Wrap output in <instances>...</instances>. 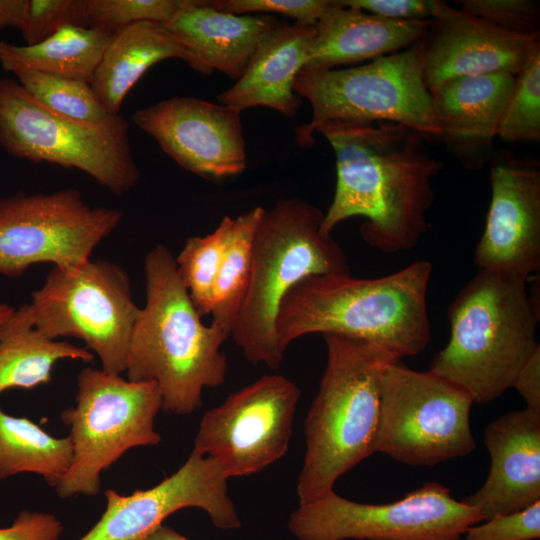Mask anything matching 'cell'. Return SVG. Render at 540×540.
I'll use <instances>...</instances> for the list:
<instances>
[{
    "label": "cell",
    "instance_id": "obj_1",
    "mask_svg": "<svg viewBox=\"0 0 540 540\" xmlns=\"http://www.w3.org/2000/svg\"><path fill=\"white\" fill-rule=\"evenodd\" d=\"M316 132L336 159L335 192L321 234L331 236L341 222L362 216L360 235L370 247L393 254L417 246L428 230L432 181L443 168L425 149V136L392 122H333Z\"/></svg>",
    "mask_w": 540,
    "mask_h": 540
},
{
    "label": "cell",
    "instance_id": "obj_2",
    "mask_svg": "<svg viewBox=\"0 0 540 540\" xmlns=\"http://www.w3.org/2000/svg\"><path fill=\"white\" fill-rule=\"evenodd\" d=\"M432 264L418 260L389 275L355 278L313 275L283 299L276 320L280 348L286 352L310 334H339L377 344L398 359L420 354L431 329L427 292Z\"/></svg>",
    "mask_w": 540,
    "mask_h": 540
},
{
    "label": "cell",
    "instance_id": "obj_3",
    "mask_svg": "<svg viewBox=\"0 0 540 540\" xmlns=\"http://www.w3.org/2000/svg\"><path fill=\"white\" fill-rule=\"evenodd\" d=\"M144 271L146 302L128 346L127 379L155 382L164 411L191 415L202 405L203 390L226 380L222 345L230 336L202 322L166 245L146 254Z\"/></svg>",
    "mask_w": 540,
    "mask_h": 540
},
{
    "label": "cell",
    "instance_id": "obj_4",
    "mask_svg": "<svg viewBox=\"0 0 540 540\" xmlns=\"http://www.w3.org/2000/svg\"><path fill=\"white\" fill-rule=\"evenodd\" d=\"M450 338L430 370L464 388L475 403L498 399L540 348L539 302L528 280L478 269L447 311Z\"/></svg>",
    "mask_w": 540,
    "mask_h": 540
},
{
    "label": "cell",
    "instance_id": "obj_5",
    "mask_svg": "<svg viewBox=\"0 0 540 540\" xmlns=\"http://www.w3.org/2000/svg\"><path fill=\"white\" fill-rule=\"evenodd\" d=\"M322 336L326 365L304 422L299 504L333 491L342 475L373 454L382 375L390 363L401 360L362 339Z\"/></svg>",
    "mask_w": 540,
    "mask_h": 540
},
{
    "label": "cell",
    "instance_id": "obj_6",
    "mask_svg": "<svg viewBox=\"0 0 540 540\" xmlns=\"http://www.w3.org/2000/svg\"><path fill=\"white\" fill-rule=\"evenodd\" d=\"M324 213L298 198L264 211L253 240L249 284L231 338L247 361L277 370L284 360L276 320L287 293L313 275L349 274L344 251L320 226Z\"/></svg>",
    "mask_w": 540,
    "mask_h": 540
},
{
    "label": "cell",
    "instance_id": "obj_7",
    "mask_svg": "<svg viewBox=\"0 0 540 540\" xmlns=\"http://www.w3.org/2000/svg\"><path fill=\"white\" fill-rule=\"evenodd\" d=\"M421 41L352 68L302 69L294 91L308 100L312 118L296 128V142L311 147L316 130L333 122H392L439 138L432 96L423 77Z\"/></svg>",
    "mask_w": 540,
    "mask_h": 540
},
{
    "label": "cell",
    "instance_id": "obj_8",
    "mask_svg": "<svg viewBox=\"0 0 540 540\" xmlns=\"http://www.w3.org/2000/svg\"><path fill=\"white\" fill-rule=\"evenodd\" d=\"M128 130L119 114L98 121L58 114L18 81L0 78V146L15 158L78 169L121 196L140 178Z\"/></svg>",
    "mask_w": 540,
    "mask_h": 540
},
{
    "label": "cell",
    "instance_id": "obj_9",
    "mask_svg": "<svg viewBox=\"0 0 540 540\" xmlns=\"http://www.w3.org/2000/svg\"><path fill=\"white\" fill-rule=\"evenodd\" d=\"M162 397L153 381L134 382L103 369L77 376L75 405L61 419L70 428L71 465L55 487L60 498L96 496L101 474L125 452L161 441L155 419Z\"/></svg>",
    "mask_w": 540,
    "mask_h": 540
},
{
    "label": "cell",
    "instance_id": "obj_10",
    "mask_svg": "<svg viewBox=\"0 0 540 540\" xmlns=\"http://www.w3.org/2000/svg\"><path fill=\"white\" fill-rule=\"evenodd\" d=\"M23 304L43 337H74L95 353L104 371H126L128 346L140 308L131 281L119 265L92 260L72 267L53 266L43 285Z\"/></svg>",
    "mask_w": 540,
    "mask_h": 540
},
{
    "label": "cell",
    "instance_id": "obj_11",
    "mask_svg": "<svg viewBox=\"0 0 540 540\" xmlns=\"http://www.w3.org/2000/svg\"><path fill=\"white\" fill-rule=\"evenodd\" d=\"M474 400L461 386L402 360L384 370L373 453L413 466H434L475 449L470 426Z\"/></svg>",
    "mask_w": 540,
    "mask_h": 540
},
{
    "label": "cell",
    "instance_id": "obj_12",
    "mask_svg": "<svg viewBox=\"0 0 540 540\" xmlns=\"http://www.w3.org/2000/svg\"><path fill=\"white\" fill-rule=\"evenodd\" d=\"M482 521L476 508L452 498L450 488L426 482L384 504L359 503L330 491L299 504L288 529L298 540H460Z\"/></svg>",
    "mask_w": 540,
    "mask_h": 540
},
{
    "label": "cell",
    "instance_id": "obj_13",
    "mask_svg": "<svg viewBox=\"0 0 540 540\" xmlns=\"http://www.w3.org/2000/svg\"><path fill=\"white\" fill-rule=\"evenodd\" d=\"M122 212L92 207L81 192L23 191L0 198V274L19 277L33 264L72 267L91 259L118 226Z\"/></svg>",
    "mask_w": 540,
    "mask_h": 540
},
{
    "label": "cell",
    "instance_id": "obj_14",
    "mask_svg": "<svg viewBox=\"0 0 540 540\" xmlns=\"http://www.w3.org/2000/svg\"><path fill=\"white\" fill-rule=\"evenodd\" d=\"M301 391L283 375H264L203 415L193 449L228 478L258 473L289 448Z\"/></svg>",
    "mask_w": 540,
    "mask_h": 540
},
{
    "label": "cell",
    "instance_id": "obj_15",
    "mask_svg": "<svg viewBox=\"0 0 540 540\" xmlns=\"http://www.w3.org/2000/svg\"><path fill=\"white\" fill-rule=\"evenodd\" d=\"M228 479L214 459L192 449L177 471L151 488L129 495L106 489L103 514L77 540H146L169 515L188 507L204 510L216 528L238 529L241 521L227 493Z\"/></svg>",
    "mask_w": 540,
    "mask_h": 540
},
{
    "label": "cell",
    "instance_id": "obj_16",
    "mask_svg": "<svg viewBox=\"0 0 540 540\" xmlns=\"http://www.w3.org/2000/svg\"><path fill=\"white\" fill-rule=\"evenodd\" d=\"M133 123L185 170L209 180L242 173L246 147L241 111L194 97L138 109Z\"/></svg>",
    "mask_w": 540,
    "mask_h": 540
},
{
    "label": "cell",
    "instance_id": "obj_17",
    "mask_svg": "<svg viewBox=\"0 0 540 540\" xmlns=\"http://www.w3.org/2000/svg\"><path fill=\"white\" fill-rule=\"evenodd\" d=\"M491 201L475 247L478 269L528 280L540 268V171L503 160L490 171Z\"/></svg>",
    "mask_w": 540,
    "mask_h": 540
},
{
    "label": "cell",
    "instance_id": "obj_18",
    "mask_svg": "<svg viewBox=\"0 0 540 540\" xmlns=\"http://www.w3.org/2000/svg\"><path fill=\"white\" fill-rule=\"evenodd\" d=\"M421 45L423 77L431 93L457 77L494 72L516 76L540 38L510 32L442 1Z\"/></svg>",
    "mask_w": 540,
    "mask_h": 540
},
{
    "label": "cell",
    "instance_id": "obj_19",
    "mask_svg": "<svg viewBox=\"0 0 540 540\" xmlns=\"http://www.w3.org/2000/svg\"><path fill=\"white\" fill-rule=\"evenodd\" d=\"M484 444L491 466L483 485L461 501L483 521L540 501V411L508 412L488 424Z\"/></svg>",
    "mask_w": 540,
    "mask_h": 540
},
{
    "label": "cell",
    "instance_id": "obj_20",
    "mask_svg": "<svg viewBox=\"0 0 540 540\" xmlns=\"http://www.w3.org/2000/svg\"><path fill=\"white\" fill-rule=\"evenodd\" d=\"M431 22L388 19L330 0L315 24L303 69H332L397 53L419 43Z\"/></svg>",
    "mask_w": 540,
    "mask_h": 540
},
{
    "label": "cell",
    "instance_id": "obj_21",
    "mask_svg": "<svg viewBox=\"0 0 540 540\" xmlns=\"http://www.w3.org/2000/svg\"><path fill=\"white\" fill-rule=\"evenodd\" d=\"M281 23L269 15L222 12L207 0H182L173 16L161 24L211 73L218 70L237 81L260 43Z\"/></svg>",
    "mask_w": 540,
    "mask_h": 540
},
{
    "label": "cell",
    "instance_id": "obj_22",
    "mask_svg": "<svg viewBox=\"0 0 540 540\" xmlns=\"http://www.w3.org/2000/svg\"><path fill=\"white\" fill-rule=\"evenodd\" d=\"M315 34L314 25L282 22L258 46L240 79L218 96L239 111L263 106L294 117L301 98L294 81L303 69Z\"/></svg>",
    "mask_w": 540,
    "mask_h": 540
},
{
    "label": "cell",
    "instance_id": "obj_23",
    "mask_svg": "<svg viewBox=\"0 0 540 540\" xmlns=\"http://www.w3.org/2000/svg\"><path fill=\"white\" fill-rule=\"evenodd\" d=\"M171 58L186 62L201 74H211L161 23H135L116 32L90 85L107 111L119 114L126 95L143 74Z\"/></svg>",
    "mask_w": 540,
    "mask_h": 540
},
{
    "label": "cell",
    "instance_id": "obj_24",
    "mask_svg": "<svg viewBox=\"0 0 540 540\" xmlns=\"http://www.w3.org/2000/svg\"><path fill=\"white\" fill-rule=\"evenodd\" d=\"M515 76L507 72L463 76L431 92L440 137L459 145H489Z\"/></svg>",
    "mask_w": 540,
    "mask_h": 540
},
{
    "label": "cell",
    "instance_id": "obj_25",
    "mask_svg": "<svg viewBox=\"0 0 540 540\" xmlns=\"http://www.w3.org/2000/svg\"><path fill=\"white\" fill-rule=\"evenodd\" d=\"M116 32L69 25L34 45L0 41V65L13 74L34 71L90 83Z\"/></svg>",
    "mask_w": 540,
    "mask_h": 540
},
{
    "label": "cell",
    "instance_id": "obj_26",
    "mask_svg": "<svg viewBox=\"0 0 540 540\" xmlns=\"http://www.w3.org/2000/svg\"><path fill=\"white\" fill-rule=\"evenodd\" d=\"M93 358L87 348L43 337L22 305L0 327V393L49 383L59 360L90 362Z\"/></svg>",
    "mask_w": 540,
    "mask_h": 540
},
{
    "label": "cell",
    "instance_id": "obj_27",
    "mask_svg": "<svg viewBox=\"0 0 540 540\" xmlns=\"http://www.w3.org/2000/svg\"><path fill=\"white\" fill-rule=\"evenodd\" d=\"M72 456L69 436L54 437L30 419L9 415L0 408V479L33 473L55 488L68 471Z\"/></svg>",
    "mask_w": 540,
    "mask_h": 540
},
{
    "label": "cell",
    "instance_id": "obj_28",
    "mask_svg": "<svg viewBox=\"0 0 540 540\" xmlns=\"http://www.w3.org/2000/svg\"><path fill=\"white\" fill-rule=\"evenodd\" d=\"M264 211V207L257 206L235 218L230 217L211 310V324L229 336L249 284L253 240Z\"/></svg>",
    "mask_w": 540,
    "mask_h": 540
},
{
    "label": "cell",
    "instance_id": "obj_29",
    "mask_svg": "<svg viewBox=\"0 0 540 540\" xmlns=\"http://www.w3.org/2000/svg\"><path fill=\"white\" fill-rule=\"evenodd\" d=\"M229 223L230 216H224L212 233L188 238L175 258L179 277L201 317L211 314Z\"/></svg>",
    "mask_w": 540,
    "mask_h": 540
},
{
    "label": "cell",
    "instance_id": "obj_30",
    "mask_svg": "<svg viewBox=\"0 0 540 540\" xmlns=\"http://www.w3.org/2000/svg\"><path fill=\"white\" fill-rule=\"evenodd\" d=\"M14 75L36 100L58 114L83 121H98L110 114L87 81L34 71Z\"/></svg>",
    "mask_w": 540,
    "mask_h": 540
},
{
    "label": "cell",
    "instance_id": "obj_31",
    "mask_svg": "<svg viewBox=\"0 0 540 540\" xmlns=\"http://www.w3.org/2000/svg\"><path fill=\"white\" fill-rule=\"evenodd\" d=\"M497 136L509 142H535L540 139V45L515 76Z\"/></svg>",
    "mask_w": 540,
    "mask_h": 540
},
{
    "label": "cell",
    "instance_id": "obj_32",
    "mask_svg": "<svg viewBox=\"0 0 540 540\" xmlns=\"http://www.w3.org/2000/svg\"><path fill=\"white\" fill-rule=\"evenodd\" d=\"M181 3L182 0H86V25L115 33L139 22L164 23Z\"/></svg>",
    "mask_w": 540,
    "mask_h": 540
},
{
    "label": "cell",
    "instance_id": "obj_33",
    "mask_svg": "<svg viewBox=\"0 0 540 540\" xmlns=\"http://www.w3.org/2000/svg\"><path fill=\"white\" fill-rule=\"evenodd\" d=\"M86 0H29L21 34L25 45H34L69 25L87 26Z\"/></svg>",
    "mask_w": 540,
    "mask_h": 540
},
{
    "label": "cell",
    "instance_id": "obj_34",
    "mask_svg": "<svg viewBox=\"0 0 540 540\" xmlns=\"http://www.w3.org/2000/svg\"><path fill=\"white\" fill-rule=\"evenodd\" d=\"M460 9L520 35H540V5L532 0H458Z\"/></svg>",
    "mask_w": 540,
    "mask_h": 540
},
{
    "label": "cell",
    "instance_id": "obj_35",
    "mask_svg": "<svg viewBox=\"0 0 540 540\" xmlns=\"http://www.w3.org/2000/svg\"><path fill=\"white\" fill-rule=\"evenodd\" d=\"M464 534L465 540H538L540 501L516 512L495 515L469 527Z\"/></svg>",
    "mask_w": 540,
    "mask_h": 540
},
{
    "label": "cell",
    "instance_id": "obj_36",
    "mask_svg": "<svg viewBox=\"0 0 540 540\" xmlns=\"http://www.w3.org/2000/svg\"><path fill=\"white\" fill-rule=\"evenodd\" d=\"M212 8L235 15L275 13L293 18L295 23L314 25L330 0H207Z\"/></svg>",
    "mask_w": 540,
    "mask_h": 540
},
{
    "label": "cell",
    "instance_id": "obj_37",
    "mask_svg": "<svg viewBox=\"0 0 540 540\" xmlns=\"http://www.w3.org/2000/svg\"><path fill=\"white\" fill-rule=\"evenodd\" d=\"M343 6L401 21L432 20L442 1L438 0H338Z\"/></svg>",
    "mask_w": 540,
    "mask_h": 540
},
{
    "label": "cell",
    "instance_id": "obj_38",
    "mask_svg": "<svg viewBox=\"0 0 540 540\" xmlns=\"http://www.w3.org/2000/svg\"><path fill=\"white\" fill-rule=\"evenodd\" d=\"M61 521L53 514L22 510L9 527L0 528V540H58Z\"/></svg>",
    "mask_w": 540,
    "mask_h": 540
},
{
    "label": "cell",
    "instance_id": "obj_39",
    "mask_svg": "<svg viewBox=\"0 0 540 540\" xmlns=\"http://www.w3.org/2000/svg\"><path fill=\"white\" fill-rule=\"evenodd\" d=\"M512 388L524 399L526 408L540 411V348L518 371Z\"/></svg>",
    "mask_w": 540,
    "mask_h": 540
},
{
    "label": "cell",
    "instance_id": "obj_40",
    "mask_svg": "<svg viewBox=\"0 0 540 540\" xmlns=\"http://www.w3.org/2000/svg\"><path fill=\"white\" fill-rule=\"evenodd\" d=\"M29 0H0V29L24 26Z\"/></svg>",
    "mask_w": 540,
    "mask_h": 540
},
{
    "label": "cell",
    "instance_id": "obj_41",
    "mask_svg": "<svg viewBox=\"0 0 540 540\" xmlns=\"http://www.w3.org/2000/svg\"><path fill=\"white\" fill-rule=\"evenodd\" d=\"M146 540H191L166 525L156 528Z\"/></svg>",
    "mask_w": 540,
    "mask_h": 540
},
{
    "label": "cell",
    "instance_id": "obj_42",
    "mask_svg": "<svg viewBox=\"0 0 540 540\" xmlns=\"http://www.w3.org/2000/svg\"><path fill=\"white\" fill-rule=\"evenodd\" d=\"M15 309L7 304L0 303V327L14 313Z\"/></svg>",
    "mask_w": 540,
    "mask_h": 540
}]
</instances>
